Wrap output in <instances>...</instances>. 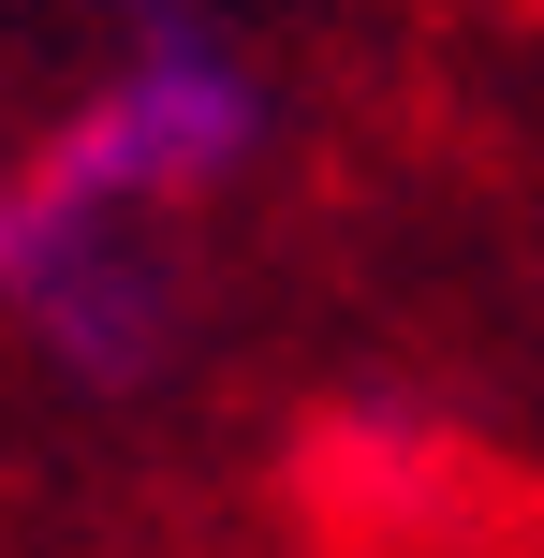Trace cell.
Returning a JSON list of instances; mask_svg holds the SVG:
<instances>
[{"instance_id":"obj_1","label":"cell","mask_w":544,"mask_h":558,"mask_svg":"<svg viewBox=\"0 0 544 558\" xmlns=\"http://www.w3.org/2000/svg\"><path fill=\"white\" fill-rule=\"evenodd\" d=\"M235 133H251V88H235L221 59H147V74H118L104 104L0 192V279H45V265H74L118 206H162V192H192V177H221Z\"/></svg>"}]
</instances>
